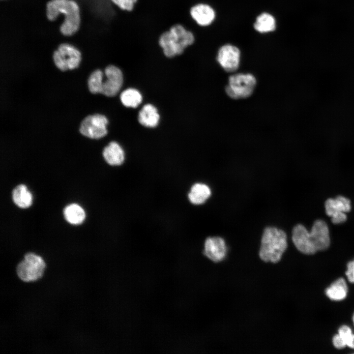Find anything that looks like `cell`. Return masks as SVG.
<instances>
[{"label": "cell", "mask_w": 354, "mask_h": 354, "mask_svg": "<svg viewBox=\"0 0 354 354\" xmlns=\"http://www.w3.org/2000/svg\"><path fill=\"white\" fill-rule=\"evenodd\" d=\"M292 240L297 250L304 254L326 249L330 244L328 226L324 221L317 220L308 232L304 226L297 224L293 229Z\"/></svg>", "instance_id": "1"}, {"label": "cell", "mask_w": 354, "mask_h": 354, "mask_svg": "<svg viewBox=\"0 0 354 354\" xmlns=\"http://www.w3.org/2000/svg\"><path fill=\"white\" fill-rule=\"evenodd\" d=\"M62 15L63 19L59 27L62 35L71 36L78 30L81 24L80 10L74 0H50L46 5V15L49 21H55Z\"/></svg>", "instance_id": "2"}, {"label": "cell", "mask_w": 354, "mask_h": 354, "mask_svg": "<svg viewBox=\"0 0 354 354\" xmlns=\"http://www.w3.org/2000/svg\"><path fill=\"white\" fill-rule=\"evenodd\" d=\"M195 41L193 31L180 23L172 25L169 30L163 32L158 39V45L167 58L182 55Z\"/></svg>", "instance_id": "3"}, {"label": "cell", "mask_w": 354, "mask_h": 354, "mask_svg": "<svg viewBox=\"0 0 354 354\" xmlns=\"http://www.w3.org/2000/svg\"><path fill=\"white\" fill-rule=\"evenodd\" d=\"M287 246L285 232L275 227H267L262 235L259 257L265 262L277 263L281 259Z\"/></svg>", "instance_id": "4"}, {"label": "cell", "mask_w": 354, "mask_h": 354, "mask_svg": "<svg viewBox=\"0 0 354 354\" xmlns=\"http://www.w3.org/2000/svg\"><path fill=\"white\" fill-rule=\"evenodd\" d=\"M256 83L255 77L251 73H235L229 77L225 91L232 99L246 98L252 94Z\"/></svg>", "instance_id": "5"}, {"label": "cell", "mask_w": 354, "mask_h": 354, "mask_svg": "<svg viewBox=\"0 0 354 354\" xmlns=\"http://www.w3.org/2000/svg\"><path fill=\"white\" fill-rule=\"evenodd\" d=\"M45 267L46 264L41 256L29 252L17 265L16 273L23 282H34L42 277Z\"/></svg>", "instance_id": "6"}, {"label": "cell", "mask_w": 354, "mask_h": 354, "mask_svg": "<svg viewBox=\"0 0 354 354\" xmlns=\"http://www.w3.org/2000/svg\"><path fill=\"white\" fill-rule=\"evenodd\" d=\"M55 66L62 71L78 68L82 59L80 50L68 43L60 44L53 54Z\"/></svg>", "instance_id": "7"}, {"label": "cell", "mask_w": 354, "mask_h": 354, "mask_svg": "<svg viewBox=\"0 0 354 354\" xmlns=\"http://www.w3.org/2000/svg\"><path fill=\"white\" fill-rule=\"evenodd\" d=\"M107 118L103 115L95 114L86 117L81 121L79 132L83 136L92 139H99L107 134Z\"/></svg>", "instance_id": "8"}, {"label": "cell", "mask_w": 354, "mask_h": 354, "mask_svg": "<svg viewBox=\"0 0 354 354\" xmlns=\"http://www.w3.org/2000/svg\"><path fill=\"white\" fill-rule=\"evenodd\" d=\"M326 214L331 218L333 224H338L347 220L346 212L351 209V202L348 198L339 196L334 199L329 198L324 204Z\"/></svg>", "instance_id": "9"}, {"label": "cell", "mask_w": 354, "mask_h": 354, "mask_svg": "<svg viewBox=\"0 0 354 354\" xmlns=\"http://www.w3.org/2000/svg\"><path fill=\"white\" fill-rule=\"evenodd\" d=\"M216 59L225 71L233 73L239 67L240 52L236 46L226 44L219 49Z\"/></svg>", "instance_id": "10"}, {"label": "cell", "mask_w": 354, "mask_h": 354, "mask_svg": "<svg viewBox=\"0 0 354 354\" xmlns=\"http://www.w3.org/2000/svg\"><path fill=\"white\" fill-rule=\"evenodd\" d=\"M106 80L102 82L101 93L108 97L117 94L123 84V74L121 70L114 65H109L104 70Z\"/></svg>", "instance_id": "11"}, {"label": "cell", "mask_w": 354, "mask_h": 354, "mask_svg": "<svg viewBox=\"0 0 354 354\" xmlns=\"http://www.w3.org/2000/svg\"><path fill=\"white\" fill-rule=\"evenodd\" d=\"M203 253L214 263L222 261L227 253V247L224 239L220 236L207 237L205 241Z\"/></svg>", "instance_id": "12"}, {"label": "cell", "mask_w": 354, "mask_h": 354, "mask_svg": "<svg viewBox=\"0 0 354 354\" xmlns=\"http://www.w3.org/2000/svg\"><path fill=\"white\" fill-rule=\"evenodd\" d=\"M189 13L192 20L201 27L209 26L215 17L213 9L208 4L204 3L193 5L189 9Z\"/></svg>", "instance_id": "13"}, {"label": "cell", "mask_w": 354, "mask_h": 354, "mask_svg": "<svg viewBox=\"0 0 354 354\" xmlns=\"http://www.w3.org/2000/svg\"><path fill=\"white\" fill-rule=\"evenodd\" d=\"M102 156L110 166L119 167L125 161V153L123 148L117 142L112 141L103 149Z\"/></svg>", "instance_id": "14"}, {"label": "cell", "mask_w": 354, "mask_h": 354, "mask_svg": "<svg viewBox=\"0 0 354 354\" xmlns=\"http://www.w3.org/2000/svg\"><path fill=\"white\" fill-rule=\"evenodd\" d=\"M211 193V190L207 185L202 182H195L190 186L187 193V199L192 205H202L209 198Z\"/></svg>", "instance_id": "15"}, {"label": "cell", "mask_w": 354, "mask_h": 354, "mask_svg": "<svg viewBox=\"0 0 354 354\" xmlns=\"http://www.w3.org/2000/svg\"><path fill=\"white\" fill-rule=\"evenodd\" d=\"M138 118L141 125L147 127L153 128L158 125L160 116L155 106L147 104L140 111Z\"/></svg>", "instance_id": "16"}, {"label": "cell", "mask_w": 354, "mask_h": 354, "mask_svg": "<svg viewBox=\"0 0 354 354\" xmlns=\"http://www.w3.org/2000/svg\"><path fill=\"white\" fill-rule=\"evenodd\" d=\"M12 198L14 203L22 208H28L32 204V195L23 184L18 185L13 189Z\"/></svg>", "instance_id": "17"}, {"label": "cell", "mask_w": 354, "mask_h": 354, "mask_svg": "<svg viewBox=\"0 0 354 354\" xmlns=\"http://www.w3.org/2000/svg\"><path fill=\"white\" fill-rule=\"evenodd\" d=\"M66 221L72 225L81 224L85 219L86 214L84 209L77 204H71L66 206L63 210Z\"/></svg>", "instance_id": "18"}, {"label": "cell", "mask_w": 354, "mask_h": 354, "mask_svg": "<svg viewBox=\"0 0 354 354\" xmlns=\"http://www.w3.org/2000/svg\"><path fill=\"white\" fill-rule=\"evenodd\" d=\"M348 287L344 278H340L334 282L325 291L326 295L331 300L339 301L346 298Z\"/></svg>", "instance_id": "19"}, {"label": "cell", "mask_w": 354, "mask_h": 354, "mask_svg": "<svg viewBox=\"0 0 354 354\" xmlns=\"http://www.w3.org/2000/svg\"><path fill=\"white\" fill-rule=\"evenodd\" d=\"M254 28L261 33L272 31L276 28L275 18L268 13H263L257 17Z\"/></svg>", "instance_id": "20"}, {"label": "cell", "mask_w": 354, "mask_h": 354, "mask_svg": "<svg viewBox=\"0 0 354 354\" xmlns=\"http://www.w3.org/2000/svg\"><path fill=\"white\" fill-rule=\"evenodd\" d=\"M142 95L136 89L129 88L123 90L120 95V100L122 104L128 108H135L142 101Z\"/></svg>", "instance_id": "21"}, {"label": "cell", "mask_w": 354, "mask_h": 354, "mask_svg": "<svg viewBox=\"0 0 354 354\" xmlns=\"http://www.w3.org/2000/svg\"><path fill=\"white\" fill-rule=\"evenodd\" d=\"M103 73L99 69L94 70L88 79V87L90 92L95 94L101 93Z\"/></svg>", "instance_id": "22"}, {"label": "cell", "mask_w": 354, "mask_h": 354, "mask_svg": "<svg viewBox=\"0 0 354 354\" xmlns=\"http://www.w3.org/2000/svg\"><path fill=\"white\" fill-rule=\"evenodd\" d=\"M118 9L126 12H131L135 8L138 0H110Z\"/></svg>", "instance_id": "23"}, {"label": "cell", "mask_w": 354, "mask_h": 354, "mask_svg": "<svg viewBox=\"0 0 354 354\" xmlns=\"http://www.w3.org/2000/svg\"><path fill=\"white\" fill-rule=\"evenodd\" d=\"M338 334L342 337L346 343L348 338L351 336L353 333L351 329L349 326L343 325L339 328Z\"/></svg>", "instance_id": "24"}, {"label": "cell", "mask_w": 354, "mask_h": 354, "mask_svg": "<svg viewBox=\"0 0 354 354\" xmlns=\"http://www.w3.org/2000/svg\"><path fill=\"white\" fill-rule=\"evenodd\" d=\"M332 343L334 346L338 349H343L347 346L345 341L339 334L335 335L333 337Z\"/></svg>", "instance_id": "25"}, {"label": "cell", "mask_w": 354, "mask_h": 354, "mask_svg": "<svg viewBox=\"0 0 354 354\" xmlns=\"http://www.w3.org/2000/svg\"><path fill=\"white\" fill-rule=\"evenodd\" d=\"M346 274L349 282L354 283V260L348 263Z\"/></svg>", "instance_id": "26"}, {"label": "cell", "mask_w": 354, "mask_h": 354, "mask_svg": "<svg viewBox=\"0 0 354 354\" xmlns=\"http://www.w3.org/2000/svg\"><path fill=\"white\" fill-rule=\"evenodd\" d=\"M346 345L349 347L354 349V334H352L346 341Z\"/></svg>", "instance_id": "27"}, {"label": "cell", "mask_w": 354, "mask_h": 354, "mask_svg": "<svg viewBox=\"0 0 354 354\" xmlns=\"http://www.w3.org/2000/svg\"><path fill=\"white\" fill-rule=\"evenodd\" d=\"M353 322H354V315L353 317Z\"/></svg>", "instance_id": "28"}]
</instances>
